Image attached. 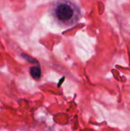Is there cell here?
Here are the masks:
<instances>
[{
  "instance_id": "6da1fadb",
  "label": "cell",
  "mask_w": 130,
  "mask_h": 131,
  "mask_svg": "<svg viewBox=\"0 0 130 131\" xmlns=\"http://www.w3.org/2000/svg\"><path fill=\"white\" fill-rule=\"evenodd\" d=\"M50 13L54 22L63 28L76 25L81 18L80 8L72 0H54Z\"/></svg>"
},
{
  "instance_id": "7a4b0ae2",
  "label": "cell",
  "mask_w": 130,
  "mask_h": 131,
  "mask_svg": "<svg viewBox=\"0 0 130 131\" xmlns=\"http://www.w3.org/2000/svg\"><path fill=\"white\" fill-rule=\"evenodd\" d=\"M30 74H31V76L34 80H38V79H40V78H41V68H40L38 65L33 66V67L30 68Z\"/></svg>"
}]
</instances>
